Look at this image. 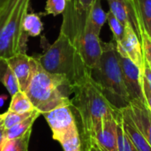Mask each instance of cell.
I'll list each match as a JSON object with an SVG mask.
<instances>
[{
    "instance_id": "obj_1",
    "label": "cell",
    "mask_w": 151,
    "mask_h": 151,
    "mask_svg": "<svg viewBox=\"0 0 151 151\" xmlns=\"http://www.w3.org/2000/svg\"><path fill=\"white\" fill-rule=\"evenodd\" d=\"M42 47L43 52L34 57L42 68L50 73L65 76L73 87L91 72L73 42L63 31L59 32L58 39L52 44L42 36Z\"/></svg>"
},
{
    "instance_id": "obj_2",
    "label": "cell",
    "mask_w": 151,
    "mask_h": 151,
    "mask_svg": "<svg viewBox=\"0 0 151 151\" xmlns=\"http://www.w3.org/2000/svg\"><path fill=\"white\" fill-rule=\"evenodd\" d=\"M35 109L43 114L63 105H71L73 86L64 75L45 71L33 56V73L25 91Z\"/></svg>"
},
{
    "instance_id": "obj_3",
    "label": "cell",
    "mask_w": 151,
    "mask_h": 151,
    "mask_svg": "<svg viewBox=\"0 0 151 151\" xmlns=\"http://www.w3.org/2000/svg\"><path fill=\"white\" fill-rule=\"evenodd\" d=\"M71 106L79 114L85 142H90L104 116L115 111L118 107L110 102L91 77V72L73 87Z\"/></svg>"
},
{
    "instance_id": "obj_4",
    "label": "cell",
    "mask_w": 151,
    "mask_h": 151,
    "mask_svg": "<svg viewBox=\"0 0 151 151\" xmlns=\"http://www.w3.org/2000/svg\"><path fill=\"white\" fill-rule=\"evenodd\" d=\"M60 31L69 36L87 67L93 69L103 53V42L89 26L88 11L83 9L76 0L67 2Z\"/></svg>"
},
{
    "instance_id": "obj_5",
    "label": "cell",
    "mask_w": 151,
    "mask_h": 151,
    "mask_svg": "<svg viewBox=\"0 0 151 151\" xmlns=\"http://www.w3.org/2000/svg\"><path fill=\"white\" fill-rule=\"evenodd\" d=\"M91 77L111 104L115 105V102H118L120 108L129 104L130 98L125 87L119 55L113 39L110 42H103V53L96 66L91 69Z\"/></svg>"
},
{
    "instance_id": "obj_6",
    "label": "cell",
    "mask_w": 151,
    "mask_h": 151,
    "mask_svg": "<svg viewBox=\"0 0 151 151\" xmlns=\"http://www.w3.org/2000/svg\"><path fill=\"white\" fill-rule=\"evenodd\" d=\"M31 0H8L0 12V58H10L27 54L28 35L23 21Z\"/></svg>"
},
{
    "instance_id": "obj_7",
    "label": "cell",
    "mask_w": 151,
    "mask_h": 151,
    "mask_svg": "<svg viewBox=\"0 0 151 151\" xmlns=\"http://www.w3.org/2000/svg\"><path fill=\"white\" fill-rule=\"evenodd\" d=\"M118 53L131 60L142 71H143L145 59L142 42L131 23L125 25V32L122 39L116 42Z\"/></svg>"
},
{
    "instance_id": "obj_8",
    "label": "cell",
    "mask_w": 151,
    "mask_h": 151,
    "mask_svg": "<svg viewBox=\"0 0 151 151\" xmlns=\"http://www.w3.org/2000/svg\"><path fill=\"white\" fill-rule=\"evenodd\" d=\"M71 108V105H63L43 113L52 131L53 139L58 142L70 130L77 127Z\"/></svg>"
},
{
    "instance_id": "obj_9",
    "label": "cell",
    "mask_w": 151,
    "mask_h": 151,
    "mask_svg": "<svg viewBox=\"0 0 151 151\" xmlns=\"http://www.w3.org/2000/svg\"><path fill=\"white\" fill-rule=\"evenodd\" d=\"M104 116L95 132L93 141L102 151H118V133L115 113L119 110Z\"/></svg>"
},
{
    "instance_id": "obj_10",
    "label": "cell",
    "mask_w": 151,
    "mask_h": 151,
    "mask_svg": "<svg viewBox=\"0 0 151 151\" xmlns=\"http://www.w3.org/2000/svg\"><path fill=\"white\" fill-rule=\"evenodd\" d=\"M119 62L121 65L125 87L129 96L130 101L140 100L145 103L142 90V79L141 69L131 60L120 55Z\"/></svg>"
},
{
    "instance_id": "obj_11",
    "label": "cell",
    "mask_w": 151,
    "mask_h": 151,
    "mask_svg": "<svg viewBox=\"0 0 151 151\" xmlns=\"http://www.w3.org/2000/svg\"><path fill=\"white\" fill-rule=\"evenodd\" d=\"M7 62L18 80L19 89L25 92L33 73V57L19 54L7 58Z\"/></svg>"
},
{
    "instance_id": "obj_12",
    "label": "cell",
    "mask_w": 151,
    "mask_h": 151,
    "mask_svg": "<svg viewBox=\"0 0 151 151\" xmlns=\"http://www.w3.org/2000/svg\"><path fill=\"white\" fill-rule=\"evenodd\" d=\"M128 108L132 119L151 147V111L150 109L144 102L140 100L130 101Z\"/></svg>"
},
{
    "instance_id": "obj_13",
    "label": "cell",
    "mask_w": 151,
    "mask_h": 151,
    "mask_svg": "<svg viewBox=\"0 0 151 151\" xmlns=\"http://www.w3.org/2000/svg\"><path fill=\"white\" fill-rule=\"evenodd\" d=\"M110 7V12L124 25L127 23H131L134 29L135 30L138 37L141 30L145 28L142 24H141L137 19V16L130 7L127 0H107Z\"/></svg>"
},
{
    "instance_id": "obj_14",
    "label": "cell",
    "mask_w": 151,
    "mask_h": 151,
    "mask_svg": "<svg viewBox=\"0 0 151 151\" xmlns=\"http://www.w3.org/2000/svg\"><path fill=\"white\" fill-rule=\"evenodd\" d=\"M120 111L122 113L123 128L134 145L139 151H151L150 145L130 115L128 105L120 108Z\"/></svg>"
},
{
    "instance_id": "obj_15",
    "label": "cell",
    "mask_w": 151,
    "mask_h": 151,
    "mask_svg": "<svg viewBox=\"0 0 151 151\" xmlns=\"http://www.w3.org/2000/svg\"><path fill=\"white\" fill-rule=\"evenodd\" d=\"M88 19L94 33L100 35L102 27L107 21V13L104 11L101 0H95L88 10Z\"/></svg>"
},
{
    "instance_id": "obj_16",
    "label": "cell",
    "mask_w": 151,
    "mask_h": 151,
    "mask_svg": "<svg viewBox=\"0 0 151 151\" xmlns=\"http://www.w3.org/2000/svg\"><path fill=\"white\" fill-rule=\"evenodd\" d=\"M0 82L5 87L12 96L20 90L18 80L10 67L7 59L2 58H0Z\"/></svg>"
},
{
    "instance_id": "obj_17",
    "label": "cell",
    "mask_w": 151,
    "mask_h": 151,
    "mask_svg": "<svg viewBox=\"0 0 151 151\" xmlns=\"http://www.w3.org/2000/svg\"><path fill=\"white\" fill-rule=\"evenodd\" d=\"M41 115V112L38 111H35L27 119L21 121L20 123L16 124L15 126L8 128L5 130V138L7 140L16 139L23 136L28 130L32 129V126L34 122L36 120V119Z\"/></svg>"
},
{
    "instance_id": "obj_18",
    "label": "cell",
    "mask_w": 151,
    "mask_h": 151,
    "mask_svg": "<svg viewBox=\"0 0 151 151\" xmlns=\"http://www.w3.org/2000/svg\"><path fill=\"white\" fill-rule=\"evenodd\" d=\"M115 118L117 120V133H118V151H139L131 142L123 128L122 113L120 108L116 111Z\"/></svg>"
},
{
    "instance_id": "obj_19",
    "label": "cell",
    "mask_w": 151,
    "mask_h": 151,
    "mask_svg": "<svg viewBox=\"0 0 151 151\" xmlns=\"http://www.w3.org/2000/svg\"><path fill=\"white\" fill-rule=\"evenodd\" d=\"M9 110L17 113H26L32 112L35 109L27 94L19 90L12 96Z\"/></svg>"
},
{
    "instance_id": "obj_20",
    "label": "cell",
    "mask_w": 151,
    "mask_h": 151,
    "mask_svg": "<svg viewBox=\"0 0 151 151\" xmlns=\"http://www.w3.org/2000/svg\"><path fill=\"white\" fill-rule=\"evenodd\" d=\"M22 27L24 32L32 37L39 36L43 29V24L37 13H27L24 19Z\"/></svg>"
},
{
    "instance_id": "obj_21",
    "label": "cell",
    "mask_w": 151,
    "mask_h": 151,
    "mask_svg": "<svg viewBox=\"0 0 151 151\" xmlns=\"http://www.w3.org/2000/svg\"><path fill=\"white\" fill-rule=\"evenodd\" d=\"M64 151H81V142L78 127L70 130L59 142Z\"/></svg>"
},
{
    "instance_id": "obj_22",
    "label": "cell",
    "mask_w": 151,
    "mask_h": 151,
    "mask_svg": "<svg viewBox=\"0 0 151 151\" xmlns=\"http://www.w3.org/2000/svg\"><path fill=\"white\" fill-rule=\"evenodd\" d=\"M32 129L28 130L23 136L16 139L7 140L2 151H28V143Z\"/></svg>"
},
{
    "instance_id": "obj_23",
    "label": "cell",
    "mask_w": 151,
    "mask_h": 151,
    "mask_svg": "<svg viewBox=\"0 0 151 151\" xmlns=\"http://www.w3.org/2000/svg\"><path fill=\"white\" fill-rule=\"evenodd\" d=\"M137 2L145 30L151 36V0H137Z\"/></svg>"
},
{
    "instance_id": "obj_24",
    "label": "cell",
    "mask_w": 151,
    "mask_h": 151,
    "mask_svg": "<svg viewBox=\"0 0 151 151\" xmlns=\"http://www.w3.org/2000/svg\"><path fill=\"white\" fill-rule=\"evenodd\" d=\"M107 22L111 27V30L113 35V40L117 42L120 41L124 35L125 32V25L122 24L113 14L111 12L109 11L107 12Z\"/></svg>"
},
{
    "instance_id": "obj_25",
    "label": "cell",
    "mask_w": 151,
    "mask_h": 151,
    "mask_svg": "<svg viewBox=\"0 0 151 151\" xmlns=\"http://www.w3.org/2000/svg\"><path fill=\"white\" fill-rule=\"evenodd\" d=\"M34 111H32V112H26V113H17V112H14V111H12L8 110L5 113H4L3 123H4L5 128L8 129L10 127L15 126L16 124L20 123L21 121H23L26 119H27Z\"/></svg>"
},
{
    "instance_id": "obj_26",
    "label": "cell",
    "mask_w": 151,
    "mask_h": 151,
    "mask_svg": "<svg viewBox=\"0 0 151 151\" xmlns=\"http://www.w3.org/2000/svg\"><path fill=\"white\" fill-rule=\"evenodd\" d=\"M67 5V0H47L45 5L46 14L58 16L64 13Z\"/></svg>"
},
{
    "instance_id": "obj_27",
    "label": "cell",
    "mask_w": 151,
    "mask_h": 151,
    "mask_svg": "<svg viewBox=\"0 0 151 151\" xmlns=\"http://www.w3.org/2000/svg\"><path fill=\"white\" fill-rule=\"evenodd\" d=\"M139 39L142 42L145 62L151 69V37L147 33L145 28H142L139 34Z\"/></svg>"
},
{
    "instance_id": "obj_28",
    "label": "cell",
    "mask_w": 151,
    "mask_h": 151,
    "mask_svg": "<svg viewBox=\"0 0 151 151\" xmlns=\"http://www.w3.org/2000/svg\"><path fill=\"white\" fill-rule=\"evenodd\" d=\"M142 90H143L145 104L151 111V88H150L149 84L147 83V81H145V79L142 77Z\"/></svg>"
},
{
    "instance_id": "obj_29",
    "label": "cell",
    "mask_w": 151,
    "mask_h": 151,
    "mask_svg": "<svg viewBox=\"0 0 151 151\" xmlns=\"http://www.w3.org/2000/svg\"><path fill=\"white\" fill-rule=\"evenodd\" d=\"M127 1L129 4V5L132 8V10L134 11V12L135 13V15L137 16V19H138L139 22L143 25V22H142V19L141 14H140V12H139V7H138V2H137V0H127Z\"/></svg>"
},
{
    "instance_id": "obj_30",
    "label": "cell",
    "mask_w": 151,
    "mask_h": 151,
    "mask_svg": "<svg viewBox=\"0 0 151 151\" xmlns=\"http://www.w3.org/2000/svg\"><path fill=\"white\" fill-rule=\"evenodd\" d=\"M142 77L145 79V81H147V83L149 84L150 88H151V69L146 62H145L144 68H143V71H142Z\"/></svg>"
},
{
    "instance_id": "obj_31",
    "label": "cell",
    "mask_w": 151,
    "mask_h": 151,
    "mask_svg": "<svg viewBox=\"0 0 151 151\" xmlns=\"http://www.w3.org/2000/svg\"><path fill=\"white\" fill-rule=\"evenodd\" d=\"M5 127L4 125V123H0V151H2L3 147L6 142V138H5Z\"/></svg>"
},
{
    "instance_id": "obj_32",
    "label": "cell",
    "mask_w": 151,
    "mask_h": 151,
    "mask_svg": "<svg viewBox=\"0 0 151 151\" xmlns=\"http://www.w3.org/2000/svg\"><path fill=\"white\" fill-rule=\"evenodd\" d=\"M85 151H102V150L97 147V145H96L93 141H90V142H88V143H86Z\"/></svg>"
},
{
    "instance_id": "obj_33",
    "label": "cell",
    "mask_w": 151,
    "mask_h": 151,
    "mask_svg": "<svg viewBox=\"0 0 151 151\" xmlns=\"http://www.w3.org/2000/svg\"><path fill=\"white\" fill-rule=\"evenodd\" d=\"M79 4H80V5L83 8V9H85V10H88L89 9V7H90V5L93 4V2L95 1V0H76Z\"/></svg>"
},
{
    "instance_id": "obj_34",
    "label": "cell",
    "mask_w": 151,
    "mask_h": 151,
    "mask_svg": "<svg viewBox=\"0 0 151 151\" xmlns=\"http://www.w3.org/2000/svg\"><path fill=\"white\" fill-rule=\"evenodd\" d=\"M6 99H7V96L5 95H1L0 96V107L3 106V104H4V101Z\"/></svg>"
},
{
    "instance_id": "obj_35",
    "label": "cell",
    "mask_w": 151,
    "mask_h": 151,
    "mask_svg": "<svg viewBox=\"0 0 151 151\" xmlns=\"http://www.w3.org/2000/svg\"><path fill=\"white\" fill-rule=\"evenodd\" d=\"M7 2H8V0H0V12H1V11L3 10L4 6L5 5V4Z\"/></svg>"
},
{
    "instance_id": "obj_36",
    "label": "cell",
    "mask_w": 151,
    "mask_h": 151,
    "mask_svg": "<svg viewBox=\"0 0 151 151\" xmlns=\"http://www.w3.org/2000/svg\"><path fill=\"white\" fill-rule=\"evenodd\" d=\"M4 120V113L3 114H0V123H2Z\"/></svg>"
},
{
    "instance_id": "obj_37",
    "label": "cell",
    "mask_w": 151,
    "mask_h": 151,
    "mask_svg": "<svg viewBox=\"0 0 151 151\" xmlns=\"http://www.w3.org/2000/svg\"><path fill=\"white\" fill-rule=\"evenodd\" d=\"M68 1H71V0H67V2H68Z\"/></svg>"
},
{
    "instance_id": "obj_38",
    "label": "cell",
    "mask_w": 151,
    "mask_h": 151,
    "mask_svg": "<svg viewBox=\"0 0 151 151\" xmlns=\"http://www.w3.org/2000/svg\"><path fill=\"white\" fill-rule=\"evenodd\" d=\"M150 37H151V36H150Z\"/></svg>"
}]
</instances>
